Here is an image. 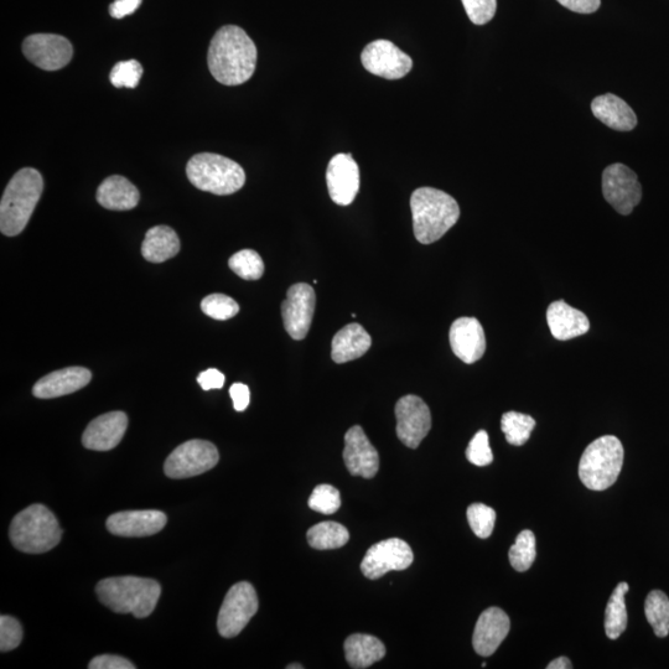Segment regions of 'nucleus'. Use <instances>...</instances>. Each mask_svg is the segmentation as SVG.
Masks as SVG:
<instances>
[{"instance_id": "1", "label": "nucleus", "mask_w": 669, "mask_h": 669, "mask_svg": "<svg viewBox=\"0 0 669 669\" xmlns=\"http://www.w3.org/2000/svg\"><path fill=\"white\" fill-rule=\"evenodd\" d=\"M207 62L211 75L220 84L243 85L256 71L257 48L245 30L226 25L212 38Z\"/></svg>"}, {"instance_id": "2", "label": "nucleus", "mask_w": 669, "mask_h": 669, "mask_svg": "<svg viewBox=\"0 0 669 669\" xmlns=\"http://www.w3.org/2000/svg\"><path fill=\"white\" fill-rule=\"evenodd\" d=\"M414 236L423 245L440 240L460 217L453 196L434 188H420L411 197Z\"/></svg>"}, {"instance_id": "3", "label": "nucleus", "mask_w": 669, "mask_h": 669, "mask_svg": "<svg viewBox=\"0 0 669 669\" xmlns=\"http://www.w3.org/2000/svg\"><path fill=\"white\" fill-rule=\"evenodd\" d=\"M43 191L44 180L38 170L25 168L13 176L0 202L3 235L14 237L25 230Z\"/></svg>"}, {"instance_id": "4", "label": "nucleus", "mask_w": 669, "mask_h": 669, "mask_svg": "<svg viewBox=\"0 0 669 669\" xmlns=\"http://www.w3.org/2000/svg\"><path fill=\"white\" fill-rule=\"evenodd\" d=\"M98 599L117 614H132L138 619L152 615L162 595V586L153 579L116 577L101 580L96 586Z\"/></svg>"}, {"instance_id": "5", "label": "nucleus", "mask_w": 669, "mask_h": 669, "mask_svg": "<svg viewBox=\"0 0 669 669\" xmlns=\"http://www.w3.org/2000/svg\"><path fill=\"white\" fill-rule=\"evenodd\" d=\"M10 541L20 552L40 554L60 543L62 530L53 512L44 505H31L13 518Z\"/></svg>"}, {"instance_id": "6", "label": "nucleus", "mask_w": 669, "mask_h": 669, "mask_svg": "<svg viewBox=\"0 0 669 669\" xmlns=\"http://www.w3.org/2000/svg\"><path fill=\"white\" fill-rule=\"evenodd\" d=\"M186 175L195 188L220 196L235 194L246 183V173L240 164L212 153L191 158Z\"/></svg>"}, {"instance_id": "7", "label": "nucleus", "mask_w": 669, "mask_h": 669, "mask_svg": "<svg viewBox=\"0 0 669 669\" xmlns=\"http://www.w3.org/2000/svg\"><path fill=\"white\" fill-rule=\"evenodd\" d=\"M625 450L620 439L604 435L585 449L579 463V477L585 487L604 491L617 481L624 465Z\"/></svg>"}, {"instance_id": "8", "label": "nucleus", "mask_w": 669, "mask_h": 669, "mask_svg": "<svg viewBox=\"0 0 669 669\" xmlns=\"http://www.w3.org/2000/svg\"><path fill=\"white\" fill-rule=\"evenodd\" d=\"M216 446L206 440H189L168 456L164 471L170 479H189L207 473L219 463Z\"/></svg>"}, {"instance_id": "9", "label": "nucleus", "mask_w": 669, "mask_h": 669, "mask_svg": "<svg viewBox=\"0 0 669 669\" xmlns=\"http://www.w3.org/2000/svg\"><path fill=\"white\" fill-rule=\"evenodd\" d=\"M258 611V598L253 585L237 583L228 591L221 606L217 629L225 639L240 635Z\"/></svg>"}, {"instance_id": "10", "label": "nucleus", "mask_w": 669, "mask_h": 669, "mask_svg": "<svg viewBox=\"0 0 669 669\" xmlns=\"http://www.w3.org/2000/svg\"><path fill=\"white\" fill-rule=\"evenodd\" d=\"M414 560L412 548L399 538L373 544L368 549L361 563V570L366 578L380 579L388 572H401L411 567Z\"/></svg>"}, {"instance_id": "11", "label": "nucleus", "mask_w": 669, "mask_h": 669, "mask_svg": "<svg viewBox=\"0 0 669 669\" xmlns=\"http://www.w3.org/2000/svg\"><path fill=\"white\" fill-rule=\"evenodd\" d=\"M603 194L620 215H630L642 199V186L635 171L624 164H611L603 173Z\"/></svg>"}, {"instance_id": "12", "label": "nucleus", "mask_w": 669, "mask_h": 669, "mask_svg": "<svg viewBox=\"0 0 669 669\" xmlns=\"http://www.w3.org/2000/svg\"><path fill=\"white\" fill-rule=\"evenodd\" d=\"M363 67L371 74L387 80L403 79L411 72L413 60L388 40H376L362 51Z\"/></svg>"}, {"instance_id": "13", "label": "nucleus", "mask_w": 669, "mask_h": 669, "mask_svg": "<svg viewBox=\"0 0 669 669\" xmlns=\"http://www.w3.org/2000/svg\"><path fill=\"white\" fill-rule=\"evenodd\" d=\"M397 435L411 449H417L432 428V414L422 398L403 397L396 404Z\"/></svg>"}, {"instance_id": "14", "label": "nucleus", "mask_w": 669, "mask_h": 669, "mask_svg": "<svg viewBox=\"0 0 669 669\" xmlns=\"http://www.w3.org/2000/svg\"><path fill=\"white\" fill-rule=\"evenodd\" d=\"M316 297L313 287L309 284L292 285L287 299L282 304L284 328L294 340L307 337L315 313Z\"/></svg>"}, {"instance_id": "15", "label": "nucleus", "mask_w": 669, "mask_h": 669, "mask_svg": "<svg viewBox=\"0 0 669 669\" xmlns=\"http://www.w3.org/2000/svg\"><path fill=\"white\" fill-rule=\"evenodd\" d=\"M23 53L30 62L45 71L64 69L70 64L74 48L64 36L34 34L24 40Z\"/></svg>"}, {"instance_id": "16", "label": "nucleus", "mask_w": 669, "mask_h": 669, "mask_svg": "<svg viewBox=\"0 0 669 669\" xmlns=\"http://www.w3.org/2000/svg\"><path fill=\"white\" fill-rule=\"evenodd\" d=\"M329 195L335 204L349 206L360 190L359 165L351 154H337L326 170Z\"/></svg>"}, {"instance_id": "17", "label": "nucleus", "mask_w": 669, "mask_h": 669, "mask_svg": "<svg viewBox=\"0 0 669 669\" xmlns=\"http://www.w3.org/2000/svg\"><path fill=\"white\" fill-rule=\"evenodd\" d=\"M344 460L351 475L365 479H372L380 469V456L360 425H355L345 435Z\"/></svg>"}, {"instance_id": "18", "label": "nucleus", "mask_w": 669, "mask_h": 669, "mask_svg": "<svg viewBox=\"0 0 669 669\" xmlns=\"http://www.w3.org/2000/svg\"><path fill=\"white\" fill-rule=\"evenodd\" d=\"M167 515L162 511H124L108 517L107 530L119 537H148L163 530Z\"/></svg>"}, {"instance_id": "19", "label": "nucleus", "mask_w": 669, "mask_h": 669, "mask_svg": "<svg viewBox=\"0 0 669 669\" xmlns=\"http://www.w3.org/2000/svg\"><path fill=\"white\" fill-rule=\"evenodd\" d=\"M449 340L456 357L468 365L482 359L486 351L485 331L475 318H460L451 325Z\"/></svg>"}, {"instance_id": "20", "label": "nucleus", "mask_w": 669, "mask_h": 669, "mask_svg": "<svg viewBox=\"0 0 669 669\" xmlns=\"http://www.w3.org/2000/svg\"><path fill=\"white\" fill-rule=\"evenodd\" d=\"M511 629L510 617L500 608H489L477 620L473 645L477 655L489 657L505 641Z\"/></svg>"}, {"instance_id": "21", "label": "nucleus", "mask_w": 669, "mask_h": 669, "mask_svg": "<svg viewBox=\"0 0 669 669\" xmlns=\"http://www.w3.org/2000/svg\"><path fill=\"white\" fill-rule=\"evenodd\" d=\"M128 427V417L123 412H111L92 420L88 424L82 444L86 449L108 451L122 442Z\"/></svg>"}, {"instance_id": "22", "label": "nucleus", "mask_w": 669, "mask_h": 669, "mask_svg": "<svg viewBox=\"0 0 669 669\" xmlns=\"http://www.w3.org/2000/svg\"><path fill=\"white\" fill-rule=\"evenodd\" d=\"M92 380V373L85 367H67L51 372L35 383L33 393L36 398L51 399L75 393L85 388Z\"/></svg>"}, {"instance_id": "23", "label": "nucleus", "mask_w": 669, "mask_h": 669, "mask_svg": "<svg viewBox=\"0 0 669 669\" xmlns=\"http://www.w3.org/2000/svg\"><path fill=\"white\" fill-rule=\"evenodd\" d=\"M547 323L554 339L568 341L588 333L590 321L583 311L570 307L564 300L549 305Z\"/></svg>"}, {"instance_id": "24", "label": "nucleus", "mask_w": 669, "mask_h": 669, "mask_svg": "<svg viewBox=\"0 0 669 669\" xmlns=\"http://www.w3.org/2000/svg\"><path fill=\"white\" fill-rule=\"evenodd\" d=\"M594 116L614 131L630 132L637 126V117L632 108L613 93L596 97L591 102Z\"/></svg>"}, {"instance_id": "25", "label": "nucleus", "mask_w": 669, "mask_h": 669, "mask_svg": "<svg viewBox=\"0 0 669 669\" xmlns=\"http://www.w3.org/2000/svg\"><path fill=\"white\" fill-rule=\"evenodd\" d=\"M97 201L102 207L113 211H128L137 207L140 194L136 186L123 176L107 178L97 190Z\"/></svg>"}, {"instance_id": "26", "label": "nucleus", "mask_w": 669, "mask_h": 669, "mask_svg": "<svg viewBox=\"0 0 669 669\" xmlns=\"http://www.w3.org/2000/svg\"><path fill=\"white\" fill-rule=\"evenodd\" d=\"M372 345L371 336L359 324L346 325L334 336L331 357L336 363L360 359Z\"/></svg>"}, {"instance_id": "27", "label": "nucleus", "mask_w": 669, "mask_h": 669, "mask_svg": "<svg viewBox=\"0 0 669 669\" xmlns=\"http://www.w3.org/2000/svg\"><path fill=\"white\" fill-rule=\"evenodd\" d=\"M180 251V240L173 228L155 226L145 235L142 254L148 262L163 263Z\"/></svg>"}, {"instance_id": "28", "label": "nucleus", "mask_w": 669, "mask_h": 669, "mask_svg": "<svg viewBox=\"0 0 669 669\" xmlns=\"http://www.w3.org/2000/svg\"><path fill=\"white\" fill-rule=\"evenodd\" d=\"M346 661L355 669L375 665L386 655V647L375 636L355 634L345 641Z\"/></svg>"}, {"instance_id": "29", "label": "nucleus", "mask_w": 669, "mask_h": 669, "mask_svg": "<svg viewBox=\"0 0 669 669\" xmlns=\"http://www.w3.org/2000/svg\"><path fill=\"white\" fill-rule=\"evenodd\" d=\"M630 586L627 583H620L616 586L613 595L608 603L605 613V631L610 640H617L624 634L627 627V611L625 604V595Z\"/></svg>"}, {"instance_id": "30", "label": "nucleus", "mask_w": 669, "mask_h": 669, "mask_svg": "<svg viewBox=\"0 0 669 669\" xmlns=\"http://www.w3.org/2000/svg\"><path fill=\"white\" fill-rule=\"evenodd\" d=\"M350 534L346 527L336 522H321L308 531V542L319 551L344 547L349 542Z\"/></svg>"}, {"instance_id": "31", "label": "nucleus", "mask_w": 669, "mask_h": 669, "mask_svg": "<svg viewBox=\"0 0 669 669\" xmlns=\"http://www.w3.org/2000/svg\"><path fill=\"white\" fill-rule=\"evenodd\" d=\"M645 615L655 635L665 639L669 634V599L663 591L653 590L648 594Z\"/></svg>"}, {"instance_id": "32", "label": "nucleus", "mask_w": 669, "mask_h": 669, "mask_svg": "<svg viewBox=\"0 0 669 669\" xmlns=\"http://www.w3.org/2000/svg\"><path fill=\"white\" fill-rule=\"evenodd\" d=\"M536 420L528 414L518 412H507L501 419V429L505 434L508 444L521 446L531 438Z\"/></svg>"}, {"instance_id": "33", "label": "nucleus", "mask_w": 669, "mask_h": 669, "mask_svg": "<svg viewBox=\"0 0 669 669\" xmlns=\"http://www.w3.org/2000/svg\"><path fill=\"white\" fill-rule=\"evenodd\" d=\"M536 537L530 530L518 534L515 544L510 549V563L517 572H527L536 560Z\"/></svg>"}, {"instance_id": "34", "label": "nucleus", "mask_w": 669, "mask_h": 669, "mask_svg": "<svg viewBox=\"0 0 669 669\" xmlns=\"http://www.w3.org/2000/svg\"><path fill=\"white\" fill-rule=\"evenodd\" d=\"M228 266L238 277L246 280H257L262 278L264 273L263 259L253 250H243L233 254Z\"/></svg>"}, {"instance_id": "35", "label": "nucleus", "mask_w": 669, "mask_h": 669, "mask_svg": "<svg viewBox=\"0 0 669 669\" xmlns=\"http://www.w3.org/2000/svg\"><path fill=\"white\" fill-rule=\"evenodd\" d=\"M468 521L475 536L485 539L494 532L496 512L484 503H473L468 508Z\"/></svg>"}, {"instance_id": "36", "label": "nucleus", "mask_w": 669, "mask_h": 669, "mask_svg": "<svg viewBox=\"0 0 669 669\" xmlns=\"http://www.w3.org/2000/svg\"><path fill=\"white\" fill-rule=\"evenodd\" d=\"M201 310L210 318L223 321L236 316L240 311V305L225 294H211L202 300Z\"/></svg>"}, {"instance_id": "37", "label": "nucleus", "mask_w": 669, "mask_h": 669, "mask_svg": "<svg viewBox=\"0 0 669 669\" xmlns=\"http://www.w3.org/2000/svg\"><path fill=\"white\" fill-rule=\"evenodd\" d=\"M311 510L323 515H334L341 506V496L339 490L331 485H319L315 487L313 494L309 499Z\"/></svg>"}, {"instance_id": "38", "label": "nucleus", "mask_w": 669, "mask_h": 669, "mask_svg": "<svg viewBox=\"0 0 669 669\" xmlns=\"http://www.w3.org/2000/svg\"><path fill=\"white\" fill-rule=\"evenodd\" d=\"M143 76V66L137 60L121 61L114 65L110 80L117 88H136Z\"/></svg>"}, {"instance_id": "39", "label": "nucleus", "mask_w": 669, "mask_h": 669, "mask_svg": "<svg viewBox=\"0 0 669 669\" xmlns=\"http://www.w3.org/2000/svg\"><path fill=\"white\" fill-rule=\"evenodd\" d=\"M466 458L471 464L476 466H487L494 461V454L490 448L489 434L485 430H480L471 439V442L466 449Z\"/></svg>"}, {"instance_id": "40", "label": "nucleus", "mask_w": 669, "mask_h": 669, "mask_svg": "<svg viewBox=\"0 0 669 669\" xmlns=\"http://www.w3.org/2000/svg\"><path fill=\"white\" fill-rule=\"evenodd\" d=\"M22 641L23 627L20 622L12 616L0 617V651H13Z\"/></svg>"}, {"instance_id": "41", "label": "nucleus", "mask_w": 669, "mask_h": 669, "mask_svg": "<svg viewBox=\"0 0 669 669\" xmlns=\"http://www.w3.org/2000/svg\"><path fill=\"white\" fill-rule=\"evenodd\" d=\"M466 14L475 25H485L494 19L497 0H461Z\"/></svg>"}, {"instance_id": "42", "label": "nucleus", "mask_w": 669, "mask_h": 669, "mask_svg": "<svg viewBox=\"0 0 669 669\" xmlns=\"http://www.w3.org/2000/svg\"><path fill=\"white\" fill-rule=\"evenodd\" d=\"M90 669H136L131 661L126 658L111 655H102L93 658L88 665Z\"/></svg>"}, {"instance_id": "43", "label": "nucleus", "mask_w": 669, "mask_h": 669, "mask_svg": "<svg viewBox=\"0 0 669 669\" xmlns=\"http://www.w3.org/2000/svg\"><path fill=\"white\" fill-rule=\"evenodd\" d=\"M225 375L216 368H209L205 372H201L199 377H197V383L201 386L202 390H220L225 386Z\"/></svg>"}, {"instance_id": "44", "label": "nucleus", "mask_w": 669, "mask_h": 669, "mask_svg": "<svg viewBox=\"0 0 669 669\" xmlns=\"http://www.w3.org/2000/svg\"><path fill=\"white\" fill-rule=\"evenodd\" d=\"M230 394L233 401V407H235L237 412L246 411L247 407L250 406L251 401V392L250 388L243 383H235L230 388Z\"/></svg>"}, {"instance_id": "45", "label": "nucleus", "mask_w": 669, "mask_h": 669, "mask_svg": "<svg viewBox=\"0 0 669 669\" xmlns=\"http://www.w3.org/2000/svg\"><path fill=\"white\" fill-rule=\"evenodd\" d=\"M564 8L574 13L591 14L600 8L601 0H557Z\"/></svg>"}, {"instance_id": "46", "label": "nucleus", "mask_w": 669, "mask_h": 669, "mask_svg": "<svg viewBox=\"0 0 669 669\" xmlns=\"http://www.w3.org/2000/svg\"><path fill=\"white\" fill-rule=\"evenodd\" d=\"M143 0H116L110 5V14L114 19H122L131 15L140 7Z\"/></svg>"}, {"instance_id": "47", "label": "nucleus", "mask_w": 669, "mask_h": 669, "mask_svg": "<svg viewBox=\"0 0 669 669\" xmlns=\"http://www.w3.org/2000/svg\"><path fill=\"white\" fill-rule=\"evenodd\" d=\"M548 669H569L573 668L572 662L567 657H559L547 666Z\"/></svg>"}, {"instance_id": "48", "label": "nucleus", "mask_w": 669, "mask_h": 669, "mask_svg": "<svg viewBox=\"0 0 669 669\" xmlns=\"http://www.w3.org/2000/svg\"><path fill=\"white\" fill-rule=\"evenodd\" d=\"M287 668H288V669H303L304 667H303V666H300V665H290V666H288Z\"/></svg>"}]
</instances>
